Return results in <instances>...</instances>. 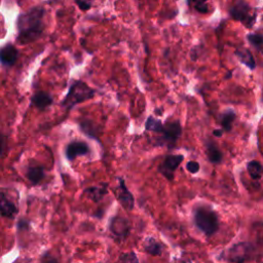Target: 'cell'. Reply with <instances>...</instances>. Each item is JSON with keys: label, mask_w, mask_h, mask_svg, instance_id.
I'll return each instance as SVG.
<instances>
[{"label": "cell", "mask_w": 263, "mask_h": 263, "mask_svg": "<svg viewBox=\"0 0 263 263\" xmlns=\"http://www.w3.org/2000/svg\"><path fill=\"white\" fill-rule=\"evenodd\" d=\"M145 127L147 130H152L155 133H161L163 125L159 119L154 118L153 116H149L145 122Z\"/></svg>", "instance_id": "22"}, {"label": "cell", "mask_w": 263, "mask_h": 263, "mask_svg": "<svg viewBox=\"0 0 263 263\" xmlns=\"http://www.w3.org/2000/svg\"><path fill=\"white\" fill-rule=\"evenodd\" d=\"M77 4L80 6L81 9H88L90 7V4L85 2V1H80V0H77Z\"/></svg>", "instance_id": "28"}, {"label": "cell", "mask_w": 263, "mask_h": 263, "mask_svg": "<svg viewBox=\"0 0 263 263\" xmlns=\"http://www.w3.org/2000/svg\"><path fill=\"white\" fill-rule=\"evenodd\" d=\"M232 20L241 23L246 28H252L257 20V10L245 0H236L229 8Z\"/></svg>", "instance_id": "3"}, {"label": "cell", "mask_w": 263, "mask_h": 263, "mask_svg": "<svg viewBox=\"0 0 263 263\" xmlns=\"http://www.w3.org/2000/svg\"><path fill=\"white\" fill-rule=\"evenodd\" d=\"M193 221L195 226L206 235L214 234L219 228L217 214L206 205H200L194 210Z\"/></svg>", "instance_id": "2"}, {"label": "cell", "mask_w": 263, "mask_h": 263, "mask_svg": "<svg viewBox=\"0 0 263 263\" xmlns=\"http://www.w3.org/2000/svg\"><path fill=\"white\" fill-rule=\"evenodd\" d=\"M186 168L188 170V172H190L191 174H196L200 166H199V163L197 161H194V160H191V161H188L186 163Z\"/></svg>", "instance_id": "25"}, {"label": "cell", "mask_w": 263, "mask_h": 263, "mask_svg": "<svg viewBox=\"0 0 263 263\" xmlns=\"http://www.w3.org/2000/svg\"><path fill=\"white\" fill-rule=\"evenodd\" d=\"M7 150V139L0 133V156H3Z\"/></svg>", "instance_id": "26"}, {"label": "cell", "mask_w": 263, "mask_h": 263, "mask_svg": "<svg viewBox=\"0 0 263 263\" xmlns=\"http://www.w3.org/2000/svg\"><path fill=\"white\" fill-rule=\"evenodd\" d=\"M235 119V113L234 111H232L231 109L226 110L221 117V124L223 127V130L225 132H229L232 128V123Z\"/></svg>", "instance_id": "20"}, {"label": "cell", "mask_w": 263, "mask_h": 263, "mask_svg": "<svg viewBox=\"0 0 263 263\" xmlns=\"http://www.w3.org/2000/svg\"><path fill=\"white\" fill-rule=\"evenodd\" d=\"M206 156L213 163H219L222 160V153L213 141H210L206 144Z\"/></svg>", "instance_id": "15"}, {"label": "cell", "mask_w": 263, "mask_h": 263, "mask_svg": "<svg viewBox=\"0 0 263 263\" xmlns=\"http://www.w3.org/2000/svg\"><path fill=\"white\" fill-rule=\"evenodd\" d=\"M95 95V90L90 88L87 84L81 81H76L70 87L68 95L63 101V106L67 108H71L74 105L86 101L92 98Z\"/></svg>", "instance_id": "4"}, {"label": "cell", "mask_w": 263, "mask_h": 263, "mask_svg": "<svg viewBox=\"0 0 263 263\" xmlns=\"http://www.w3.org/2000/svg\"><path fill=\"white\" fill-rule=\"evenodd\" d=\"M16 58H17V50L13 45L8 44L0 49V62L2 64L10 66L15 62Z\"/></svg>", "instance_id": "11"}, {"label": "cell", "mask_w": 263, "mask_h": 263, "mask_svg": "<svg viewBox=\"0 0 263 263\" xmlns=\"http://www.w3.org/2000/svg\"><path fill=\"white\" fill-rule=\"evenodd\" d=\"M184 156L181 154H177V155H167L163 162L159 165V172L168 180H173L174 178V174L175 171L177 170V167L181 164V162L183 161Z\"/></svg>", "instance_id": "6"}, {"label": "cell", "mask_w": 263, "mask_h": 263, "mask_svg": "<svg viewBox=\"0 0 263 263\" xmlns=\"http://www.w3.org/2000/svg\"><path fill=\"white\" fill-rule=\"evenodd\" d=\"M111 232L119 237H125L129 231L128 221L124 217H114L110 223Z\"/></svg>", "instance_id": "9"}, {"label": "cell", "mask_w": 263, "mask_h": 263, "mask_svg": "<svg viewBox=\"0 0 263 263\" xmlns=\"http://www.w3.org/2000/svg\"><path fill=\"white\" fill-rule=\"evenodd\" d=\"M247 171L252 179L259 180L263 175V166L257 160H252L247 164Z\"/></svg>", "instance_id": "19"}, {"label": "cell", "mask_w": 263, "mask_h": 263, "mask_svg": "<svg viewBox=\"0 0 263 263\" xmlns=\"http://www.w3.org/2000/svg\"><path fill=\"white\" fill-rule=\"evenodd\" d=\"M119 181V186H118V193H117V197L119 202L121 203V205L125 209V210H133L134 204H135V200H134V196L130 193V191L127 189L124 180L122 178L118 179Z\"/></svg>", "instance_id": "8"}, {"label": "cell", "mask_w": 263, "mask_h": 263, "mask_svg": "<svg viewBox=\"0 0 263 263\" xmlns=\"http://www.w3.org/2000/svg\"><path fill=\"white\" fill-rule=\"evenodd\" d=\"M183 263H192L191 261H185V262H183Z\"/></svg>", "instance_id": "30"}, {"label": "cell", "mask_w": 263, "mask_h": 263, "mask_svg": "<svg viewBox=\"0 0 263 263\" xmlns=\"http://www.w3.org/2000/svg\"><path fill=\"white\" fill-rule=\"evenodd\" d=\"M120 260H121L122 263H139L138 258H137V255H136L134 252L123 254V255L121 256Z\"/></svg>", "instance_id": "24"}, {"label": "cell", "mask_w": 263, "mask_h": 263, "mask_svg": "<svg viewBox=\"0 0 263 263\" xmlns=\"http://www.w3.org/2000/svg\"><path fill=\"white\" fill-rule=\"evenodd\" d=\"M41 263H58V260L54 257L50 256L49 254H46L42 257Z\"/></svg>", "instance_id": "27"}, {"label": "cell", "mask_w": 263, "mask_h": 263, "mask_svg": "<svg viewBox=\"0 0 263 263\" xmlns=\"http://www.w3.org/2000/svg\"><path fill=\"white\" fill-rule=\"evenodd\" d=\"M26 176H27V178L30 180V182L32 184H38L42 180V178L44 176L43 168L40 165H35V164L30 165L28 167V170H27Z\"/></svg>", "instance_id": "14"}, {"label": "cell", "mask_w": 263, "mask_h": 263, "mask_svg": "<svg viewBox=\"0 0 263 263\" xmlns=\"http://www.w3.org/2000/svg\"><path fill=\"white\" fill-rule=\"evenodd\" d=\"M247 39L254 48H256L257 50H263V33L258 31L248 34Z\"/></svg>", "instance_id": "21"}, {"label": "cell", "mask_w": 263, "mask_h": 263, "mask_svg": "<svg viewBox=\"0 0 263 263\" xmlns=\"http://www.w3.org/2000/svg\"><path fill=\"white\" fill-rule=\"evenodd\" d=\"M16 213V208L3 193H0V214L6 218H12Z\"/></svg>", "instance_id": "13"}, {"label": "cell", "mask_w": 263, "mask_h": 263, "mask_svg": "<svg viewBox=\"0 0 263 263\" xmlns=\"http://www.w3.org/2000/svg\"><path fill=\"white\" fill-rule=\"evenodd\" d=\"M89 152V147L84 142H72L66 148V156L69 160L76 158L79 155H85Z\"/></svg>", "instance_id": "10"}, {"label": "cell", "mask_w": 263, "mask_h": 263, "mask_svg": "<svg viewBox=\"0 0 263 263\" xmlns=\"http://www.w3.org/2000/svg\"><path fill=\"white\" fill-rule=\"evenodd\" d=\"M144 249L147 253L153 256H158L161 254V245L153 237H147L144 240Z\"/></svg>", "instance_id": "18"}, {"label": "cell", "mask_w": 263, "mask_h": 263, "mask_svg": "<svg viewBox=\"0 0 263 263\" xmlns=\"http://www.w3.org/2000/svg\"><path fill=\"white\" fill-rule=\"evenodd\" d=\"M85 193L88 195L90 199L93 201H99L103 198V196L107 193V185H99V186H93L85 190Z\"/></svg>", "instance_id": "16"}, {"label": "cell", "mask_w": 263, "mask_h": 263, "mask_svg": "<svg viewBox=\"0 0 263 263\" xmlns=\"http://www.w3.org/2000/svg\"><path fill=\"white\" fill-rule=\"evenodd\" d=\"M32 102L36 107H38L40 109H43V108L49 106L52 103V98L48 93L40 91V92H37L32 98Z\"/></svg>", "instance_id": "17"}, {"label": "cell", "mask_w": 263, "mask_h": 263, "mask_svg": "<svg viewBox=\"0 0 263 263\" xmlns=\"http://www.w3.org/2000/svg\"><path fill=\"white\" fill-rule=\"evenodd\" d=\"M181 132H182V128H181L180 122L172 121V122H167L165 125H163L161 133L163 135V139L165 140L166 144L172 147L176 143L177 139L180 137Z\"/></svg>", "instance_id": "7"}, {"label": "cell", "mask_w": 263, "mask_h": 263, "mask_svg": "<svg viewBox=\"0 0 263 263\" xmlns=\"http://www.w3.org/2000/svg\"><path fill=\"white\" fill-rule=\"evenodd\" d=\"M43 9L34 8L29 12L22 14L18 18V37L20 43H29L36 40L43 30Z\"/></svg>", "instance_id": "1"}, {"label": "cell", "mask_w": 263, "mask_h": 263, "mask_svg": "<svg viewBox=\"0 0 263 263\" xmlns=\"http://www.w3.org/2000/svg\"><path fill=\"white\" fill-rule=\"evenodd\" d=\"M251 254V245L248 242H238L232 246L227 254L229 261L234 263H243Z\"/></svg>", "instance_id": "5"}, {"label": "cell", "mask_w": 263, "mask_h": 263, "mask_svg": "<svg viewBox=\"0 0 263 263\" xmlns=\"http://www.w3.org/2000/svg\"><path fill=\"white\" fill-rule=\"evenodd\" d=\"M234 54L239 60V62L242 63L243 65H246L249 69L254 70L256 68V62H255V59L250 49H248V48L236 49L234 51Z\"/></svg>", "instance_id": "12"}, {"label": "cell", "mask_w": 263, "mask_h": 263, "mask_svg": "<svg viewBox=\"0 0 263 263\" xmlns=\"http://www.w3.org/2000/svg\"><path fill=\"white\" fill-rule=\"evenodd\" d=\"M188 4L199 13H208L210 11L208 0H188Z\"/></svg>", "instance_id": "23"}, {"label": "cell", "mask_w": 263, "mask_h": 263, "mask_svg": "<svg viewBox=\"0 0 263 263\" xmlns=\"http://www.w3.org/2000/svg\"><path fill=\"white\" fill-rule=\"evenodd\" d=\"M213 134H214V136H216V137H221V136H222V130H221V129H215V130L213 132Z\"/></svg>", "instance_id": "29"}]
</instances>
